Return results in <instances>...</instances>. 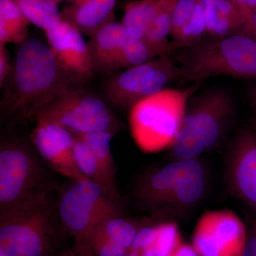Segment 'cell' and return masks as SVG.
Wrapping results in <instances>:
<instances>
[{
	"instance_id": "cell-13",
	"label": "cell",
	"mask_w": 256,
	"mask_h": 256,
	"mask_svg": "<svg viewBox=\"0 0 256 256\" xmlns=\"http://www.w3.org/2000/svg\"><path fill=\"white\" fill-rule=\"evenodd\" d=\"M230 96L220 90H212L200 98L188 111L184 118L201 140L206 150L220 142L232 116Z\"/></svg>"
},
{
	"instance_id": "cell-24",
	"label": "cell",
	"mask_w": 256,
	"mask_h": 256,
	"mask_svg": "<svg viewBox=\"0 0 256 256\" xmlns=\"http://www.w3.org/2000/svg\"><path fill=\"white\" fill-rule=\"evenodd\" d=\"M96 230L105 236L109 242L130 250L138 230L132 222L114 217L104 222Z\"/></svg>"
},
{
	"instance_id": "cell-37",
	"label": "cell",
	"mask_w": 256,
	"mask_h": 256,
	"mask_svg": "<svg viewBox=\"0 0 256 256\" xmlns=\"http://www.w3.org/2000/svg\"><path fill=\"white\" fill-rule=\"evenodd\" d=\"M252 102H254V106L256 108V87L252 89Z\"/></svg>"
},
{
	"instance_id": "cell-29",
	"label": "cell",
	"mask_w": 256,
	"mask_h": 256,
	"mask_svg": "<svg viewBox=\"0 0 256 256\" xmlns=\"http://www.w3.org/2000/svg\"><path fill=\"white\" fill-rule=\"evenodd\" d=\"M84 245H86L96 256H127L129 250L109 242L105 236L94 230Z\"/></svg>"
},
{
	"instance_id": "cell-14",
	"label": "cell",
	"mask_w": 256,
	"mask_h": 256,
	"mask_svg": "<svg viewBox=\"0 0 256 256\" xmlns=\"http://www.w3.org/2000/svg\"><path fill=\"white\" fill-rule=\"evenodd\" d=\"M228 175L236 194L256 208V134L242 130L234 142L228 161Z\"/></svg>"
},
{
	"instance_id": "cell-26",
	"label": "cell",
	"mask_w": 256,
	"mask_h": 256,
	"mask_svg": "<svg viewBox=\"0 0 256 256\" xmlns=\"http://www.w3.org/2000/svg\"><path fill=\"white\" fill-rule=\"evenodd\" d=\"M206 36L204 12L201 0H200L192 18L173 38L172 43L176 48H185L195 44Z\"/></svg>"
},
{
	"instance_id": "cell-38",
	"label": "cell",
	"mask_w": 256,
	"mask_h": 256,
	"mask_svg": "<svg viewBox=\"0 0 256 256\" xmlns=\"http://www.w3.org/2000/svg\"><path fill=\"white\" fill-rule=\"evenodd\" d=\"M90 252V250H89V252ZM88 252H84V254H74V255H70L68 256H92L90 254H88Z\"/></svg>"
},
{
	"instance_id": "cell-18",
	"label": "cell",
	"mask_w": 256,
	"mask_h": 256,
	"mask_svg": "<svg viewBox=\"0 0 256 256\" xmlns=\"http://www.w3.org/2000/svg\"><path fill=\"white\" fill-rule=\"evenodd\" d=\"M114 136L106 131L88 133L80 137L87 143L95 156L107 183L109 194L116 201H120L116 186V172L111 151V140Z\"/></svg>"
},
{
	"instance_id": "cell-15",
	"label": "cell",
	"mask_w": 256,
	"mask_h": 256,
	"mask_svg": "<svg viewBox=\"0 0 256 256\" xmlns=\"http://www.w3.org/2000/svg\"><path fill=\"white\" fill-rule=\"evenodd\" d=\"M129 36L122 24L114 20L106 23L90 36L88 46L95 72L116 70L120 54Z\"/></svg>"
},
{
	"instance_id": "cell-19",
	"label": "cell",
	"mask_w": 256,
	"mask_h": 256,
	"mask_svg": "<svg viewBox=\"0 0 256 256\" xmlns=\"http://www.w3.org/2000/svg\"><path fill=\"white\" fill-rule=\"evenodd\" d=\"M176 0H161L158 14L148 30L146 43L154 50L156 56H169L178 50L168 38L171 36L173 8Z\"/></svg>"
},
{
	"instance_id": "cell-34",
	"label": "cell",
	"mask_w": 256,
	"mask_h": 256,
	"mask_svg": "<svg viewBox=\"0 0 256 256\" xmlns=\"http://www.w3.org/2000/svg\"><path fill=\"white\" fill-rule=\"evenodd\" d=\"M172 256H200V255L193 246L182 242Z\"/></svg>"
},
{
	"instance_id": "cell-1",
	"label": "cell",
	"mask_w": 256,
	"mask_h": 256,
	"mask_svg": "<svg viewBox=\"0 0 256 256\" xmlns=\"http://www.w3.org/2000/svg\"><path fill=\"white\" fill-rule=\"evenodd\" d=\"M70 82L48 45L28 38L20 44L4 82L1 114L14 122L35 117L50 101L75 89Z\"/></svg>"
},
{
	"instance_id": "cell-5",
	"label": "cell",
	"mask_w": 256,
	"mask_h": 256,
	"mask_svg": "<svg viewBox=\"0 0 256 256\" xmlns=\"http://www.w3.org/2000/svg\"><path fill=\"white\" fill-rule=\"evenodd\" d=\"M206 188L204 166L196 160H176L146 176L138 196L153 208H186L201 200Z\"/></svg>"
},
{
	"instance_id": "cell-3",
	"label": "cell",
	"mask_w": 256,
	"mask_h": 256,
	"mask_svg": "<svg viewBox=\"0 0 256 256\" xmlns=\"http://www.w3.org/2000/svg\"><path fill=\"white\" fill-rule=\"evenodd\" d=\"M58 217L48 191L0 212V256H48Z\"/></svg>"
},
{
	"instance_id": "cell-32",
	"label": "cell",
	"mask_w": 256,
	"mask_h": 256,
	"mask_svg": "<svg viewBox=\"0 0 256 256\" xmlns=\"http://www.w3.org/2000/svg\"><path fill=\"white\" fill-rule=\"evenodd\" d=\"M6 45L0 44V87H2L4 82L9 77L12 66V60H10V53Z\"/></svg>"
},
{
	"instance_id": "cell-12",
	"label": "cell",
	"mask_w": 256,
	"mask_h": 256,
	"mask_svg": "<svg viewBox=\"0 0 256 256\" xmlns=\"http://www.w3.org/2000/svg\"><path fill=\"white\" fill-rule=\"evenodd\" d=\"M36 122L31 139L40 156L54 170L72 181L89 180L79 171L74 161L75 136L55 122L44 120H36Z\"/></svg>"
},
{
	"instance_id": "cell-30",
	"label": "cell",
	"mask_w": 256,
	"mask_h": 256,
	"mask_svg": "<svg viewBox=\"0 0 256 256\" xmlns=\"http://www.w3.org/2000/svg\"><path fill=\"white\" fill-rule=\"evenodd\" d=\"M200 0H176L173 8L172 20V38L178 35L182 28L192 18Z\"/></svg>"
},
{
	"instance_id": "cell-20",
	"label": "cell",
	"mask_w": 256,
	"mask_h": 256,
	"mask_svg": "<svg viewBox=\"0 0 256 256\" xmlns=\"http://www.w3.org/2000/svg\"><path fill=\"white\" fill-rule=\"evenodd\" d=\"M160 2L161 0H136L127 4L121 24L130 36L146 41L148 30L159 11Z\"/></svg>"
},
{
	"instance_id": "cell-33",
	"label": "cell",
	"mask_w": 256,
	"mask_h": 256,
	"mask_svg": "<svg viewBox=\"0 0 256 256\" xmlns=\"http://www.w3.org/2000/svg\"><path fill=\"white\" fill-rule=\"evenodd\" d=\"M242 256H256V226L249 236H247L246 244Z\"/></svg>"
},
{
	"instance_id": "cell-11",
	"label": "cell",
	"mask_w": 256,
	"mask_h": 256,
	"mask_svg": "<svg viewBox=\"0 0 256 256\" xmlns=\"http://www.w3.org/2000/svg\"><path fill=\"white\" fill-rule=\"evenodd\" d=\"M48 46L64 74L72 82L90 80L95 73L88 43L82 32L66 20L45 32Z\"/></svg>"
},
{
	"instance_id": "cell-27",
	"label": "cell",
	"mask_w": 256,
	"mask_h": 256,
	"mask_svg": "<svg viewBox=\"0 0 256 256\" xmlns=\"http://www.w3.org/2000/svg\"><path fill=\"white\" fill-rule=\"evenodd\" d=\"M156 56L154 50L146 42L136 40L130 36L120 54L116 70L140 65L154 60Z\"/></svg>"
},
{
	"instance_id": "cell-40",
	"label": "cell",
	"mask_w": 256,
	"mask_h": 256,
	"mask_svg": "<svg viewBox=\"0 0 256 256\" xmlns=\"http://www.w3.org/2000/svg\"><path fill=\"white\" fill-rule=\"evenodd\" d=\"M255 40H256V38H255Z\"/></svg>"
},
{
	"instance_id": "cell-6",
	"label": "cell",
	"mask_w": 256,
	"mask_h": 256,
	"mask_svg": "<svg viewBox=\"0 0 256 256\" xmlns=\"http://www.w3.org/2000/svg\"><path fill=\"white\" fill-rule=\"evenodd\" d=\"M56 210L60 224L80 245L106 220L122 214L120 202L90 180L73 181L60 196Z\"/></svg>"
},
{
	"instance_id": "cell-10",
	"label": "cell",
	"mask_w": 256,
	"mask_h": 256,
	"mask_svg": "<svg viewBox=\"0 0 256 256\" xmlns=\"http://www.w3.org/2000/svg\"><path fill=\"white\" fill-rule=\"evenodd\" d=\"M246 240L238 216L228 210H212L198 220L193 246L200 256H242Z\"/></svg>"
},
{
	"instance_id": "cell-25",
	"label": "cell",
	"mask_w": 256,
	"mask_h": 256,
	"mask_svg": "<svg viewBox=\"0 0 256 256\" xmlns=\"http://www.w3.org/2000/svg\"><path fill=\"white\" fill-rule=\"evenodd\" d=\"M171 148L173 154L178 160H196L206 151L201 140L185 118Z\"/></svg>"
},
{
	"instance_id": "cell-2",
	"label": "cell",
	"mask_w": 256,
	"mask_h": 256,
	"mask_svg": "<svg viewBox=\"0 0 256 256\" xmlns=\"http://www.w3.org/2000/svg\"><path fill=\"white\" fill-rule=\"evenodd\" d=\"M178 60L183 84L220 76L256 79V41L242 34L204 37L192 46L182 48Z\"/></svg>"
},
{
	"instance_id": "cell-28",
	"label": "cell",
	"mask_w": 256,
	"mask_h": 256,
	"mask_svg": "<svg viewBox=\"0 0 256 256\" xmlns=\"http://www.w3.org/2000/svg\"><path fill=\"white\" fill-rule=\"evenodd\" d=\"M156 240L152 248L154 256H172L181 242L178 226L166 222L156 226Z\"/></svg>"
},
{
	"instance_id": "cell-16",
	"label": "cell",
	"mask_w": 256,
	"mask_h": 256,
	"mask_svg": "<svg viewBox=\"0 0 256 256\" xmlns=\"http://www.w3.org/2000/svg\"><path fill=\"white\" fill-rule=\"evenodd\" d=\"M206 36L224 37L240 34L248 10L230 0H201Z\"/></svg>"
},
{
	"instance_id": "cell-31",
	"label": "cell",
	"mask_w": 256,
	"mask_h": 256,
	"mask_svg": "<svg viewBox=\"0 0 256 256\" xmlns=\"http://www.w3.org/2000/svg\"><path fill=\"white\" fill-rule=\"evenodd\" d=\"M156 228L144 227L138 230L129 250H139L152 246L156 240Z\"/></svg>"
},
{
	"instance_id": "cell-8",
	"label": "cell",
	"mask_w": 256,
	"mask_h": 256,
	"mask_svg": "<svg viewBox=\"0 0 256 256\" xmlns=\"http://www.w3.org/2000/svg\"><path fill=\"white\" fill-rule=\"evenodd\" d=\"M35 118L60 124L74 136L98 131L116 134L121 127L105 101L78 88L50 101L37 112Z\"/></svg>"
},
{
	"instance_id": "cell-21",
	"label": "cell",
	"mask_w": 256,
	"mask_h": 256,
	"mask_svg": "<svg viewBox=\"0 0 256 256\" xmlns=\"http://www.w3.org/2000/svg\"><path fill=\"white\" fill-rule=\"evenodd\" d=\"M30 24L13 0H0V44L26 41Z\"/></svg>"
},
{
	"instance_id": "cell-36",
	"label": "cell",
	"mask_w": 256,
	"mask_h": 256,
	"mask_svg": "<svg viewBox=\"0 0 256 256\" xmlns=\"http://www.w3.org/2000/svg\"><path fill=\"white\" fill-rule=\"evenodd\" d=\"M127 256H154L152 247L139 250H129Z\"/></svg>"
},
{
	"instance_id": "cell-39",
	"label": "cell",
	"mask_w": 256,
	"mask_h": 256,
	"mask_svg": "<svg viewBox=\"0 0 256 256\" xmlns=\"http://www.w3.org/2000/svg\"><path fill=\"white\" fill-rule=\"evenodd\" d=\"M58 1H60V2H62V0H58ZM69 1H74V0H69Z\"/></svg>"
},
{
	"instance_id": "cell-35",
	"label": "cell",
	"mask_w": 256,
	"mask_h": 256,
	"mask_svg": "<svg viewBox=\"0 0 256 256\" xmlns=\"http://www.w3.org/2000/svg\"><path fill=\"white\" fill-rule=\"evenodd\" d=\"M236 4L240 5L246 9L256 10V0H230Z\"/></svg>"
},
{
	"instance_id": "cell-23",
	"label": "cell",
	"mask_w": 256,
	"mask_h": 256,
	"mask_svg": "<svg viewBox=\"0 0 256 256\" xmlns=\"http://www.w3.org/2000/svg\"><path fill=\"white\" fill-rule=\"evenodd\" d=\"M75 137L74 159L77 168L86 178L98 184L109 194L106 178L101 172L94 152L82 138L76 136Z\"/></svg>"
},
{
	"instance_id": "cell-7",
	"label": "cell",
	"mask_w": 256,
	"mask_h": 256,
	"mask_svg": "<svg viewBox=\"0 0 256 256\" xmlns=\"http://www.w3.org/2000/svg\"><path fill=\"white\" fill-rule=\"evenodd\" d=\"M48 191L36 156L24 143L10 138L0 144V212Z\"/></svg>"
},
{
	"instance_id": "cell-17",
	"label": "cell",
	"mask_w": 256,
	"mask_h": 256,
	"mask_svg": "<svg viewBox=\"0 0 256 256\" xmlns=\"http://www.w3.org/2000/svg\"><path fill=\"white\" fill-rule=\"evenodd\" d=\"M117 0H74L62 12V20L68 22L82 35L92 36L112 20Z\"/></svg>"
},
{
	"instance_id": "cell-4",
	"label": "cell",
	"mask_w": 256,
	"mask_h": 256,
	"mask_svg": "<svg viewBox=\"0 0 256 256\" xmlns=\"http://www.w3.org/2000/svg\"><path fill=\"white\" fill-rule=\"evenodd\" d=\"M197 89L196 84L184 90L166 88L133 106L130 122L138 146L150 152L172 146Z\"/></svg>"
},
{
	"instance_id": "cell-9",
	"label": "cell",
	"mask_w": 256,
	"mask_h": 256,
	"mask_svg": "<svg viewBox=\"0 0 256 256\" xmlns=\"http://www.w3.org/2000/svg\"><path fill=\"white\" fill-rule=\"evenodd\" d=\"M182 72L168 56H160L140 65L124 69L106 82L107 100L120 108H132L140 101L166 89Z\"/></svg>"
},
{
	"instance_id": "cell-22",
	"label": "cell",
	"mask_w": 256,
	"mask_h": 256,
	"mask_svg": "<svg viewBox=\"0 0 256 256\" xmlns=\"http://www.w3.org/2000/svg\"><path fill=\"white\" fill-rule=\"evenodd\" d=\"M30 24L44 30L55 28L62 22L58 0H13Z\"/></svg>"
}]
</instances>
